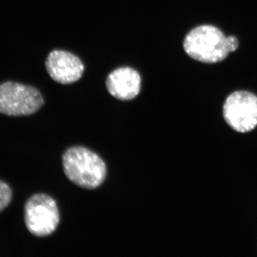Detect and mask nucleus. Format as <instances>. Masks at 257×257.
Instances as JSON below:
<instances>
[{
  "label": "nucleus",
  "instance_id": "1",
  "mask_svg": "<svg viewBox=\"0 0 257 257\" xmlns=\"http://www.w3.org/2000/svg\"><path fill=\"white\" fill-rule=\"evenodd\" d=\"M64 174L69 181L84 189L97 188L104 182L106 167L96 153L82 147L68 149L62 157Z\"/></svg>",
  "mask_w": 257,
  "mask_h": 257
},
{
  "label": "nucleus",
  "instance_id": "2",
  "mask_svg": "<svg viewBox=\"0 0 257 257\" xmlns=\"http://www.w3.org/2000/svg\"><path fill=\"white\" fill-rule=\"evenodd\" d=\"M183 45L191 58L204 63L221 62L232 52L229 37L212 25H201L193 29L184 38Z\"/></svg>",
  "mask_w": 257,
  "mask_h": 257
},
{
  "label": "nucleus",
  "instance_id": "3",
  "mask_svg": "<svg viewBox=\"0 0 257 257\" xmlns=\"http://www.w3.org/2000/svg\"><path fill=\"white\" fill-rule=\"evenodd\" d=\"M41 93L36 88L18 82L0 85V113L12 116L35 114L43 106Z\"/></svg>",
  "mask_w": 257,
  "mask_h": 257
},
{
  "label": "nucleus",
  "instance_id": "4",
  "mask_svg": "<svg viewBox=\"0 0 257 257\" xmlns=\"http://www.w3.org/2000/svg\"><path fill=\"white\" fill-rule=\"evenodd\" d=\"M25 221L32 234L39 237L52 234L60 223L57 203L47 194L32 196L25 204Z\"/></svg>",
  "mask_w": 257,
  "mask_h": 257
},
{
  "label": "nucleus",
  "instance_id": "5",
  "mask_svg": "<svg viewBox=\"0 0 257 257\" xmlns=\"http://www.w3.org/2000/svg\"><path fill=\"white\" fill-rule=\"evenodd\" d=\"M223 116L226 124L234 131H252L257 126V96L248 91L231 93L224 101Z\"/></svg>",
  "mask_w": 257,
  "mask_h": 257
},
{
  "label": "nucleus",
  "instance_id": "6",
  "mask_svg": "<svg viewBox=\"0 0 257 257\" xmlns=\"http://www.w3.org/2000/svg\"><path fill=\"white\" fill-rule=\"evenodd\" d=\"M45 65L51 78L62 84L77 82L84 71L82 61L77 56L64 50L50 52Z\"/></svg>",
  "mask_w": 257,
  "mask_h": 257
},
{
  "label": "nucleus",
  "instance_id": "7",
  "mask_svg": "<svg viewBox=\"0 0 257 257\" xmlns=\"http://www.w3.org/2000/svg\"><path fill=\"white\" fill-rule=\"evenodd\" d=\"M108 92L121 101L135 99L141 89V77L131 67H120L109 74L106 82Z\"/></svg>",
  "mask_w": 257,
  "mask_h": 257
},
{
  "label": "nucleus",
  "instance_id": "8",
  "mask_svg": "<svg viewBox=\"0 0 257 257\" xmlns=\"http://www.w3.org/2000/svg\"><path fill=\"white\" fill-rule=\"evenodd\" d=\"M13 199V192L8 184L0 180V211L9 205Z\"/></svg>",
  "mask_w": 257,
  "mask_h": 257
}]
</instances>
